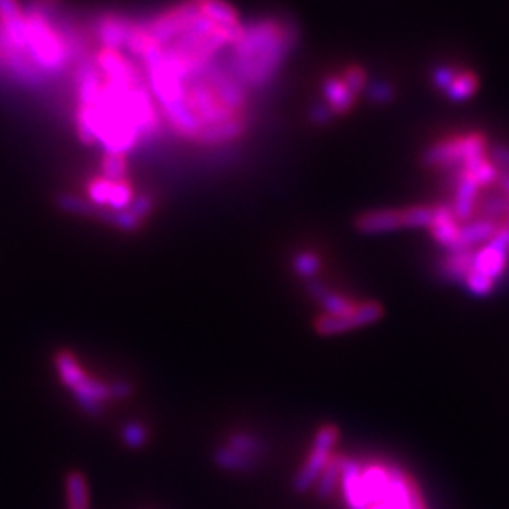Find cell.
<instances>
[{
    "instance_id": "obj_1",
    "label": "cell",
    "mask_w": 509,
    "mask_h": 509,
    "mask_svg": "<svg viewBox=\"0 0 509 509\" xmlns=\"http://www.w3.org/2000/svg\"><path fill=\"white\" fill-rule=\"evenodd\" d=\"M298 31L290 19L260 18L242 25L236 42L228 46L227 70L243 89L260 91L268 87L293 53Z\"/></svg>"
},
{
    "instance_id": "obj_2",
    "label": "cell",
    "mask_w": 509,
    "mask_h": 509,
    "mask_svg": "<svg viewBox=\"0 0 509 509\" xmlns=\"http://www.w3.org/2000/svg\"><path fill=\"white\" fill-rule=\"evenodd\" d=\"M368 509H428L415 479L395 464L370 462L360 467Z\"/></svg>"
},
{
    "instance_id": "obj_3",
    "label": "cell",
    "mask_w": 509,
    "mask_h": 509,
    "mask_svg": "<svg viewBox=\"0 0 509 509\" xmlns=\"http://www.w3.org/2000/svg\"><path fill=\"white\" fill-rule=\"evenodd\" d=\"M27 55L46 76H57L74 59L70 42L53 19L42 12L25 8Z\"/></svg>"
},
{
    "instance_id": "obj_4",
    "label": "cell",
    "mask_w": 509,
    "mask_h": 509,
    "mask_svg": "<svg viewBox=\"0 0 509 509\" xmlns=\"http://www.w3.org/2000/svg\"><path fill=\"white\" fill-rule=\"evenodd\" d=\"M487 150H489V140L485 135L468 133L430 143L423 151V155H420V161H423L425 166L447 170L453 166L467 165L472 158L485 157Z\"/></svg>"
},
{
    "instance_id": "obj_5",
    "label": "cell",
    "mask_w": 509,
    "mask_h": 509,
    "mask_svg": "<svg viewBox=\"0 0 509 509\" xmlns=\"http://www.w3.org/2000/svg\"><path fill=\"white\" fill-rule=\"evenodd\" d=\"M202 70V68H200ZM197 72L191 78L185 80V98L187 104L195 113L197 121L200 123V130L204 127H213L220 123H227L235 118H247V115H238L228 110L223 102L217 98L210 83L204 80L202 72Z\"/></svg>"
},
{
    "instance_id": "obj_6",
    "label": "cell",
    "mask_w": 509,
    "mask_h": 509,
    "mask_svg": "<svg viewBox=\"0 0 509 509\" xmlns=\"http://www.w3.org/2000/svg\"><path fill=\"white\" fill-rule=\"evenodd\" d=\"M338 440H340V428L336 425L327 423V425H321L317 428V432L313 436L312 451L308 453V457H305L304 464L293 479V490L295 492L302 494L305 490H310L317 483L319 475H321V472L325 470L330 457L334 455L332 449L336 447Z\"/></svg>"
},
{
    "instance_id": "obj_7",
    "label": "cell",
    "mask_w": 509,
    "mask_h": 509,
    "mask_svg": "<svg viewBox=\"0 0 509 509\" xmlns=\"http://www.w3.org/2000/svg\"><path fill=\"white\" fill-rule=\"evenodd\" d=\"M200 16V10L195 3H185L158 12L150 21H145V31L158 48H166L181 38L187 28Z\"/></svg>"
},
{
    "instance_id": "obj_8",
    "label": "cell",
    "mask_w": 509,
    "mask_h": 509,
    "mask_svg": "<svg viewBox=\"0 0 509 509\" xmlns=\"http://www.w3.org/2000/svg\"><path fill=\"white\" fill-rule=\"evenodd\" d=\"M202 76L210 83L213 93L217 95L223 104L238 115H247V106H250V96L242 87V83L230 74L225 65L212 61L206 66H202Z\"/></svg>"
},
{
    "instance_id": "obj_9",
    "label": "cell",
    "mask_w": 509,
    "mask_h": 509,
    "mask_svg": "<svg viewBox=\"0 0 509 509\" xmlns=\"http://www.w3.org/2000/svg\"><path fill=\"white\" fill-rule=\"evenodd\" d=\"M135 21L118 12H104L93 23V36L102 50L125 53Z\"/></svg>"
},
{
    "instance_id": "obj_10",
    "label": "cell",
    "mask_w": 509,
    "mask_h": 509,
    "mask_svg": "<svg viewBox=\"0 0 509 509\" xmlns=\"http://www.w3.org/2000/svg\"><path fill=\"white\" fill-rule=\"evenodd\" d=\"M155 212V198L150 193H138L127 208L113 212V210H100L98 220L106 225H112L121 232H138L143 223L150 220V215Z\"/></svg>"
},
{
    "instance_id": "obj_11",
    "label": "cell",
    "mask_w": 509,
    "mask_h": 509,
    "mask_svg": "<svg viewBox=\"0 0 509 509\" xmlns=\"http://www.w3.org/2000/svg\"><path fill=\"white\" fill-rule=\"evenodd\" d=\"M70 392L72 398L80 405V410L89 417H100L104 413V404L113 400L110 382L96 380L93 375H87V380Z\"/></svg>"
},
{
    "instance_id": "obj_12",
    "label": "cell",
    "mask_w": 509,
    "mask_h": 509,
    "mask_svg": "<svg viewBox=\"0 0 509 509\" xmlns=\"http://www.w3.org/2000/svg\"><path fill=\"white\" fill-rule=\"evenodd\" d=\"M355 230L366 236L389 235V232L402 230V217L397 208H377L362 212L355 217Z\"/></svg>"
},
{
    "instance_id": "obj_13",
    "label": "cell",
    "mask_w": 509,
    "mask_h": 509,
    "mask_svg": "<svg viewBox=\"0 0 509 509\" xmlns=\"http://www.w3.org/2000/svg\"><path fill=\"white\" fill-rule=\"evenodd\" d=\"M0 25L12 46L27 55V13L18 0H0Z\"/></svg>"
},
{
    "instance_id": "obj_14",
    "label": "cell",
    "mask_w": 509,
    "mask_h": 509,
    "mask_svg": "<svg viewBox=\"0 0 509 509\" xmlns=\"http://www.w3.org/2000/svg\"><path fill=\"white\" fill-rule=\"evenodd\" d=\"M451 191H453L451 210H453L457 220L460 223L472 221L475 217V206H477L479 195H482V189H479V185L462 170V176L459 178V181L455 183L453 189H451Z\"/></svg>"
},
{
    "instance_id": "obj_15",
    "label": "cell",
    "mask_w": 509,
    "mask_h": 509,
    "mask_svg": "<svg viewBox=\"0 0 509 509\" xmlns=\"http://www.w3.org/2000/svg\"><path fill=\"white\" fill-rule=\"evenodd\" d=\"M460 227H462V223L457 220L453 210H451V204H447V202L436 204L434 206V221H432V227L428 228L430 236L436 243L443 247V250H447V251L453 250Z\"/></svg>"
},
{
    "instance_id": "obj_16",
    "label": "cell",
    "mask_w": 509,
    "mask_h": 509,
    "mask_svg": "<svg viewBox=\"0 0 509 509\" xmlns=\"http://www.w3.org/2000/svg\"><path fill=\"white\" fill-rule=\"evenodd\" d=\"M472 270L485 275L490 281L498 283L509 270V255L487 242L485 245L479 247V250H475Z\"/></svg>"
},
{
    "instance_id": "obj_17",
    "label": "cell",
    "mask_w": 509,
    "mask_h": 509,
    "mask_svg": "<svg viewBox=\"0 0 509 509\" xmlns=\"http://www.w3.org/2000/svg\"><path fill=\"white\" fill-rule=\"evenodd\" d=\"M321 100L340 118L355 108L359 98L347 89L340 74H328L321 80Z\"/></svg>"
},
{
    "instance_id": "obj_18",
    "label": "cell",
    "mask_w": 509,
    "mask_h": 509,
    "mask_svg": "<svg viewBox=\"0 0 509 509\" xmlns=\"http://www.w3.org/2000/svg\"><path fill=\"white\" fill-rule=\"evenodd\" d=\"M500 225L485 221V220H477L474 217L472 221L462 223L457 242L451 251H475L479 245H485L492 236L494 232L498 230Z\"/></svg>"
},
{
    "instance_id": "obj_19",
    "label": "cell",
    "mask_w": 509,
    "mask_h": 509,
    "mask_svg": "<svg viewBox=\"0 0 509 509\" xmlns=\"http://www.w3.org/2000/svg\"><path fill=\"white\" fill-rule=\"evenodd\" d=\"M245 130H247V118H235L227 123L204 127L195 143L204 145V148H217V145L240 140L245 135Z\"/></svg>"
},
{
    "instance_id": "obj_20",
    "label": "cell",
    "mask_w": 509,
    "mask_h": 509,
    "mask_svg": "<svg viewBox=\"0 0 509 509\" xmlns=\"http://www.w3.org/2000/svg\"><path fill=\"white\" fill-rule=\"evenodd\" d=\"M475 251H447L436 265L440 278L449 283H462L474 266Z\"/></svg>"
},
{
    "instance_id": "obj_21",
    "label": "cell",
    "mask_w": 509,
    "mask_h": 509,
    "mask_svg": "<svg viewBox=\"0 0 509 509\" xmlns=\"http://www.w3.org/2000/svg\"><path fill=\"white\" fill-rule=\"evenodd\" d=\"M200 13L206 18L210 23L220 28H238L242 27V19L238 10L232 6L227 0H202V3L197 4Z\"/></svg>"
},
{
    "instance_id": "obj_22",
    "label": "cell",
    "mask_w": 509,
    "mask_h": 509,
    "mask_svg": "<svg viewBox=\"0 0 509 509\" xmlns=\"http://www.w3.org/2000/svg\"><path fill=\"white\" fill-rule=\"evenodd\" d=\"M509 210V197H505L500 189L492 187L487 191L485 197L479 195L477 206H475V217L477 220L492 221L497 225H502Z\"/></svg>"
},
{
    "instance_id": "obj_23",
    "label": "cell",
    "mask_w": 509,
    "mask_h": 509,
    "mask_svg": "<svg viewBox=\"0 0 509 509\" xmlns=\"http://www.w3.org/2000/svg\"><path fill=\"white\" fill-rule=\"evenodd\" d=\"M53 365H55V370H57V375H59L61 383L70 390L78 387L81 382H85L87 375H89L81 368L78 357L72 351H68V349H61V351L55 353Z\"/></svg>"
},
{
    "instance_id": "obj_24",
    "label": "cell",
    "mask_w": 509,
    "mask_h": 509,
    "mask_svg": "<svg viewBox=\"0 0 509 509\" xmlns=\"http://www.w3.org/2000/svg\"><path fill=\"white\" fill-rule=\"evenodd\" d=\"M213 462L215 467L225 472H235V474H251L258 468L260 460L245 457L238 451L230 449L228 445H220L213 451Z\"/></svg>"
},
{
    "instance_id": "obj_25",
    "label": "cell",
    "mask_w": 509,
    "mask_h": 509,
    "mask_svg": "<svg viewBox=\"0 0 509 509\" xmlns=\"http://www.w3.org/2000/svg\"><path fill=\"white\" fill-rule=\"evenodd\" d=\"M462 170H464V174H468V176L479 185L482 191H489V189L497 187V181L500 176V172L497 170V166L489 161L487 155L472 158L470 163L462 165Z\"/></svg>"
},
{
    "instance_id": "obj_26",
    "label": "cell",
    "mask_w": 509,
    "mask_h": 509,
    "mask_svg": "<svg viewBox=\"0 0 509 509\" xmlns=\"http://www.w3.org/2000/svg\"><path fill=\"white\" fill-rule=\"evenodd\" d=\"M55 206L59 208L65 213L70 215H78V217H96L100 215V210L95 206L91 200H87V197H81L78 193H70V191H61L57 193L55 198Z\"/></svg>"
},
{
    "instance_id": "obj_27",
    "label": "cell",
    "mask_w": 509,
    "mask_h": 509,
    "mask_svg": "<svg viewBox=\"0 0 509 509\" xmlns=\"http://www.w3.org/2000/svg\"><path fill=\"white\" fill-rule=\"evenodd\" d=\"M65 485L68 509H89V485L81 472H68Z\"/></svg>"
},
{
    "instance_id": "obj_28",
    "label": "cell",
    "mask_w": 509,
    "mask_h": 509,
    "mask_svg": "<svg viewBox=\"0 0 509 509\" xmlns=\"http://www.w3.org/2000/svg\"><path fill=\"white\" fill-rule=\"evenodd\" d=\"M383 313H385V308L382 302L366 300V302H359L355 312L351 315H347L345 319H347L349 330H357V328L377 323L383 317Z\"/></svg>"
},
{
    "instance_id": "obj_29",
    "label": "cell",
    "mask_w": 509,
    "mask_h": 509,
    "mask_svg": "<svg viewBox=\"0 0 509 509\" xmlns=\"http://www.w3.org/2000/svg\"><path fill=\"white\" fill-rule=\"evenodd\" d=\"M342 479V455H332L325 470L319 475L315 490L319 498H330L334 492H336V487Z\"/></svg>"
},
{
    "instance_id": "obj_30",
    "label": "cell",
    "mask_w": 509,
    "mask_h": 509,
    "mask_svg": "<svg viewBox=\"0 0 509 509\" xmlns=\"http://www.w3.org/2000/svg\"><path fill=\"white\" fill-rule=\"evenodd\" d=\"M225 445L238 451V453L245 457H251L257 460L265 457V442L251 432H232L227 438Z\"/></svg>"
},
{
    "instance_id": "obj_31",
    "label": "cell",
    "mask_w": 509,
    "mask_h": 509,
    "mask_svg": "<svg viewBox=\"0 0 509 509\" xmlns=\"http://www.w3.org/2000/svg\"><path fill=\"white\" fill-rule=\"evenodd\" d=\"M477 89H479L477 74H474L470 70H460L453 83L445 89V96L451 102H464L472 98L477 93Z\"/></svg>"
},
{
    "instance_id": "obj_32",
    "label": "cell",
    "mask_w": 509,
    "mask_h": 509,
    "mask_svg": "<svg viewBox=\"0 0 509 509\" xmlns=\"http://www.w3.org/2000/svg\"><path fill=\"white\" fill-rule=\"evenodd\" d=\"M321 308L325 310V315H332V317H347V315H351L357 308V300L353 298H349L342 293H338V290H332L328 287L327 293L319 298L317 302Z\"/></svg>"
},
{
    "instance_id": "obj_33",
    "label": "cell",
    "mask_w": 509,
    "mask_h": 509,
    "mask_svg": "<svg viewBox=\"0 0 509 509\" xmlns=\"http://www.w3.org/2000/svg\"><path fill=\"white\" fill-rule=\"evenodd\" d=\"M400 217H402V228H430L434 221V206L428 204H415V206L400 208Z\"/></svg>"
},
{
    "instance_id": "obj_34",
    "label": "cell",
    "mask_w": 509,
    "mask_h": 509,
    "mask_svg": "<svg viewBox=\"0 0 509 509\" xmlns=\"http://www.w3.org/2000/svg\"><path fill=\"white\" fill-rule=\"evenodd\" d=\"M290 266H293L298 278L308 281V280H315L319 272L323 270V260L315 251L302 250V251L295 253L293 260H290Z\"/></svg>"
},
{
    "instance_id": "obj_35",
    "label": "cell",
    "mask_w": 509,
    "mask_h": 509,
    "mask_svg": "<svg viewBox=\"0 0 509 509\" xmlns=\"http://www.w3.org/2000/svg\"><path fill=\"white\" fill-rule=\"evenodd\" d=\"M100 176L110 181L128 180V158L120 153H104L100 158Z\"/></svg>"
},
{
    "instance_id": "obj_36",
    "label": "cell",
    "mask_w": 509,
    "mask_h": 509,
    "mask_svg": "<svg viewBox=\"0 0 509 509\" xmlns=\"http://www.w3.org/2000/svg\"><path fill=\"white\" fill-rule=\"evenodd\" d=\"M362 96H366V100L372 102L374 106H389L397 100V87L389 80H370Z\"/></svg>"
},
{
    "instance_id": "obj_37",
    "label": "cell",
    "mask_w": 509,
    "mask_h": 509,
    "mask_svg": "<svg viewBox=\"0 0 509 509\" xmlns=\"http://www.w3.org/2000/svg\"><path fill=\"white\" fill-rule=\"evenodd\" d=\"M340 78H342V81L345 83L347 89L351 91L357 98L362 96V93H365L366 85H368V81H370L366 68L360 66V65H349V66H345V68L340 72Z\"/></svg>"
},
{
    "instance_id": "obj_38",
    "label": "cell",
    "mask_w": 509,
    "mask_h": 509,
    "mask_svg": "<svg viewBox=\"0 0 509 509\" xmlns=\"http://www.w3.org/2000/svg\"><path fill=\"white\" fill-rule=\"evenodd\" d=\"M112 187L113 181L96 176L91 178L85 185V193H87V200H91L98 210H106L108 208V200H110V193H112Z\"/></svg>"
},
{
    "instance_id": "obj_39",
    "label": "cell",
    "mask_w": 509,
    "mask_h": 509,
    "mask_svg": "<svg viewBox=\"0 0 509 509\" xmlns=\"http://www.w3.org/2000/svg\"><path fill=\"white\" fill-rule=\"evenodd\" d=\"M150 440V428L140 420H128L121 428V442L128 449H142Z\"/></svg>"
},
{
    "instance_id": "obj_40",
    "label": "cell",
    "mask_w": 509,
    "mask_h": 509,
    "mask_svg": "<svg viewBox=\"0 0 509 509\" xmlns=\"http://www.w3.org/2000/svg\"><path fill=\"white\" fill-rule=\"evenodd\" d=\"M136 197L135 193V187L128 180L125 181H113L112 187V193H110V200H108V208L106 210H113V212H120L123 208H127L133 198Z\"/></svg>"
},
{
    "instance_id": "obj_41",
    "label": "cell",
    "mask_w": 509,
    "mask_h": 509,
    "mask_svg": "<svg viewBox=\"0 0 509 509\" xmlns=\"http://www.w3.org/2000/svg\"><path fill=\"white\" fill-rule=\"evenodd\" d=\"M462 283H464V287H467L468 293L472 297H477V298L490 297L494 293V289H497V283L490 281L489 278H485V275L477 274L474 270H470V274L467 275V280H464Z\"/></svg>"
},
{
    "instance_id": "obj_42",
    "label": "cell",
    "mask_w": 509,
    "mask_h": 509,
    "mask_svg": "<svg viewBox=\"0 0 509 509\" xmlns=\"http://www.w3.org/2000/svg\"><path fill=\"white\" fill-rule=\"evenodd\" d=\"M487 158L497 166L498 172L509 174V145L507 143H489Z\"/></svg>"
},
{
    "instance_id": "obj_43",
    "label": "cell",
    "mask_w": 509,
    "mask_h": 509,
    "mask_svg": "<svg viewBox=\"0 0 509 509\" xmlns=\"http://www.w3.org/2000/svg\"><path fill=\"white\" fill-rule=\"evenodd\" d=\"M334 120H336V115H334V112L325 104L323 100L312 102L308 108V121L312 125L325 127V125H330Z\"/></svg>"
},
{
    "instance_id": "obj_44",
    "label": "cell",
    "mask_w": 509,
    "mask_h": 509,
    "mask_svg": "<svg viewBox=\"0 0 509 509\" xmlns=\"http://www.w3.org/2000/svg\"><path fill=\"white\" fill-rule=\"evenodd\" d=\"M459 72H460V70H457L455 66L438 65V66H436V68L432 70L430 81H432V85L436 87V89L445 93V89H447V87H449L451 83H453V80L457 78Z\"/></svg>"
},
{
    "instance_id": "obj_45",
    "label": "cell",
    "mask_w": 509,
    "mask_h": 509,
    "mask_svg": "<svg viewBox=\"0 0 509 509\" xmlns=\"http://www.w3.org/2000/svg\"><path fill=\"white\" fill-rule=\"evenodd\" d=\"M110 387H112V397L113 400H125L128 397H133V385H130L128 382L125 380H115V382H110Z\"/></svg>"
},
{
    "instance_id": "obj_46",
    "label": "cell",
    "mask_w": 509,
    "mask_h": 509,
    "mask_svg": "<svg viewBox=\"0 0 509 509\" xmlns=\"http://www.w3.org/2000/svg\"><path fill=\"white\" fill-rule=\"evenodd\" d=\"M497 189H500V191L509 197V174H502L500 172V176H498V181H497Z\"/></svg>"
},
{
    "instance_id": "obj_47",
    "label": "cell",
    "mask_w": 509,
    "mask_h": 509,
    "mask_svg": "<svg viewBox=\"0 0 509 509\" xmlns=\"http://www.w3.org/2000/svg\"><path fill=\"white\" fill-rule=\"evenodd\" d=\"M502 225L509 228V210H507V215H505V220H504V223H502Z\"/></svg>"
},
{
    "instance_id": "obj_48",
    "label": "cell",
    "mask_w": 509,
    "mask_h": 509,
    "mask_svg": "<svg viewBox=\"0 0 509 509\" xmlns=\"http://www.w3.org/2000/svg\"><path fill=\"white\" fill-rule=\"evenodd\" d=\"M191 3H195V4H198V3H202V0H191Z\"/></svg>"
}]
</instances>
